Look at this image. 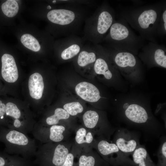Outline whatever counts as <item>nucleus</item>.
I'll list each match as a JSON object with an SVG mask.
<instances>
[{
	"label": "nucleus",
	"mask_w": 166,
	"mask_h": 166,
	"mask_svg": "<svg viewBox=\"0 0 166 166\" xmlns=\"http://www.w3.org/2000/svg\"><path fill=\"white\" fill-rule=\"evenodd\" d=\"M115 110L118 120L139 132L145 140L153 141L165 135L166 129L153 115L146 101L129 98L117 101Z\"/></svg>",
	"instance_id": "nucleus-1"
},
{
	"label": "nucleus",
	"mask_w": 166,
	"mask_h": 166,
	"mask_svg": "<svg viewBox=\"0 0 166 166\" xmlns=\"http://www.w3.org/2000/svg\"><path fill=\"white\" fill-rule=\"evenodd\" d=\"M165 1L137 7L120 8L119 16L144 40L157 43V28Z\"/></svg>",
	"instance_id": "nucleus-2"
},
{
	"label": "nucleus",
	"mask_w": 166,
	"mask_h": 166,
	"mask_svg": "<svg viewBox=\"0 0 166 166\" xmlns=\"http://www.w3.org/2000/svg\"><path fill=\"white\" fill-rule=\"evenodd\" d=\"M47 14L48 20L59 27V33L64 37L77 35L89 15L88 6L77 4H63Z\"/></svg>",
	"instance_id": "nucleus-3"
},
{
	"label": "nucleus",
	"mask_w": 166,
	"mask_h": 166,
	"mask_svg": "<svg viewBox=\"0 0 166 166\" xmlns=\"http://www.w3.org/2000/svg\"><path fill=\"white\" fill-rule=\"evenodd\" d=\"M115 17L113 7L108 2H103L85 20L82 37L84 41L94 45L103 42Z\"/></svg>",
	"instance_id": "nucleus-4"
},
{
	"label": "nucleus",
	"mask_w": 166,
	"mask_h": 166,
	"mask_svg": "<svg viewBox=\"0 0 166 166\" xmlns=\"http://www.w3.org/2000/svg\"><path fill=\"white\" fill-rule=\"evenodd\" d=\"M145 40L132 30L126 21L119 17L115 19L103 42L115 50L130 52L137 56Z\"/></svg>",
	"instance_id": "nucleus-5"
},
{
	"label": "nucleus",
	"mask_w": 166,
	"mask_h": 166,
	"mask_svg": "<svg viewBox=\"0 0 166 166\" xmlns=\"http://www.w3.org/2000/svg\"><path fill=\"white\" fill-rule=\"evenodd\" d=\"M0 142L5 144L4 152L27 160L35 157L38 148L35 140L27 134L6 127H0Z\"/></svg>",
	"instance_id": "nucleus-6"
},
{
	"label": "nucleus",
	"mask_w": 166,
	"mask_h": 166,
	"mask_svg": "<svg viewBox=\"0 0 166 166\" xmlns=\"http://www.w3.org/2000/svg\"><path fill=\"white\" fill-rule=\"evenodd\" d=\"M103 47L110 61L121 75L132 83H139L142 80V65L137 56L128 51L117 50L105 45Z\"/></svg>",
	"instance_id": "nucleus-7"
},
{
	"label": "nucleus",
	"mask_w": 166,
	"mask_h": 166,
	"mask_svg": "<svg viewBox=\"0 0 166 166\" xmlns=\"http://www.w3.org/2000/svg\"><path fill=\"white\" fill-rule=\"evenodd\" d=\"M73 141L42 144L38 147L34 164L39 166H60L71 151Z\"/></svg>",
	"instance_id": "nucleus-8"
},
{
	"label": "nucleus",
	"mask_w": 166,
	"mask_h": 166,
	"mask_svg": "<svg viewBox=\"0 0 166 166\" xmlns=\"http://www.w3.org/2000/svg\"><path fill=\"white\" fill-rule=\"evenodd\" d=\"M95 140L93 149L110 165L136 166L132 160L125 156L111 141L101 136H97Z\"/></svg>",
	"instance_id": "nucleus-9"
},
{
	"label": "nucleus",
	"mask_w": 166,
	"mask_h": 166,
	"mask_svg": "<svg viewBox=\"0 0 166 166\" xmlns=\"http://www.w3.org/2000/svg\"><path fill=\"white\" fill-rule=\"evenodd\" d=\"M82 125L93 132L95 136L103 137L109 140L117 128L101 112L93 110H88L84 113Z\"/></svg>",
	"instance_id": "nucleus-10"
},
{
	"label": "nucleus",
	"mask_w": 166,
	"mask_h": 166,
	"mask_svg": "<svg viewBox=\"0 0 166 166\" xmlns=\"http://www.w3.org/2000/svg\"><path fill=\"white\" fill-rule=\"evenodd\" d=\"M72 131L69 128L65 125L45 126L38 123L34 125L31 132L35 139L45 144L68 140Z\"/></svg>",
	"instance_id": "nucleus-11"
},
{
	"label": "nucleus",
	"mask_w": 166,
	"mask_h": 166,
	"mask_svg": "<svg viewBox=\"0 0 166 166\" xmlns=\"http://www.w3.org/2000/svg\"><path fill=\"white\" fill-rule=\"evenodd\" d=\"M113 135L112 141L127 156L132 155L140 144V141L141 134L137 131L117 127Z\"/></svg>",
	"instance_id": "nucleus-12"
},
{
	"label": "nucleus",
	"mask_w": 166,
	"mask_h": 166,
	"mask_svg": "<svg viewBox=\"0 0 166 166\" xmlns=\"http://www.w3.org/2000/svg\"><path fill=\"white\" fill-rule=\"evenodd\" d=\"M140 50L138 57L148 68H166V48L164 45L150 42Z\"/></svg>",
	"instance_id": "nucleus-13"
},
{
	"label": "nucleus",
	"mask_w": 166,
	"mask_h": 166,
	"mask_svg": "<svg viewBox=\"0 0 166 166\" xmlns=\"http://www.w3.org/2000/svg\"><path fill=\"white\" fill-rule=\"evenodd\" d=\"M95 45L97 52V57L93 65L95 73L98 75H103L108 80L113 79L114 77L123 81L121 74L110 61L103 46L100 44Z\"/></svg>",
	"instance_id": "nucleus-14"
},
{
	"label": "nucleus",
	"mask_w": 166,
	"mask_h": 166,
	"mask_svg": "<svg viewBox=\"0 0 166 166\" xmlns=\"http://www.w3.org/2000/svg\"><path fill=\"white\" fill-rule=\"evenodd\" d=\"M85 42L82 37L71 35L63 38L58 43L57 48L61 59L64 61L71 59L79 54Z\"/></svg>",
	"instance_id": "nucleus-15"
},
{
	"label": "nucleus",
	"mask_w": 166,
	"mask_h": 166,
	"mask_svg": "<svg viewBox=\"0 0 166 166\" xmlns=\"http://www.w3.org/2000/svg\"><path fill=\"white\" fill-rule=\"evenodd\" d=\"M76 147L77 153L75 166H110L94 149L90 148L81 149Z\"/></svg>",
	"instance_id": "nucleus-16"
},
{
	"label": "nucleus",
	"mask_w": 166,
	"mask_h": 166,
	"mask_svg": "<svg viewBox=\"0 0 166 166\" xmlns=\"http://www.w3.org/2000/svg\"><path fill=\"white\" fill-rule=\"evenodd\" d=\"M1 76L6 82L14 83L18 77V68L13 57L11 55L5 53L1 57Z\"/></svg>",
	"instance_id": "nucleus-17"
},
{
	"label": "nucleus",
	"mask_w": 166,
	"mask_h": 166,
	"mask_svg": "<svg viewBox=\"0 0 166 166\" xmlns=\"http://www.w3.org/2000/svg\"><path fill=\"white\" fill-rule=\"evenodd\" d=\"M74 131L75 136L73 143L79 148L93 149L96 143L95 134L82 125L77 126Z\"/></svg>",
	"instance_id": "nucleus-18"
},
{
	"label": "nucleus",
	"mask_w": 166,
	"mask_h": 166,
	"mask_svg": "<svg viewBox=\"0 0 166 166\" xmlns=\"http://www.w3.org/2000/svg\"><path fill=\"white\" fill-rule=\"evenodd\" d=\"M53 113V114L46 117L42 122L39 123L45 126L65 125L74 131L77 125L69 121L71 116L65 109L61 108H57Z\"/></svg>",
	"instance_id": "nucleus-19"
},
{
	"label": "nucleus",
	"mask_w": 166,
	"mask_h": 166,
	"mask_svg": "<svg viewBox=\"0 0 166 166\" xmlns=\"http://www.w3.org/2000/svg\"><path fill=\"white\" fill-rule=\"evenodd\" d=\"M75 91L78 96L88 102H96L101 97L98 89L89 82L84 81L79 83L76 85Z\"/></svg>",
	"instance_id": "nucleus-20"
},
{
	"label": "nucleus",
	"mask_w": 166,
	"mask_h": 166,
	"mask_svg": "<svg viewBox=\"0 0 166 166\" xmlns=\"http://www.w3.org/2000/svg\"><path fill=\"white\" fill-rule=\"evenodd\" d=\"M77 56L76 62L79 67H85L94 65L97 56L95 45L91 43L85 44Z\"/></svg>",
	"instance_id": "nucleus-21"
},
{
	"label": "nucleus",
	"mask_w": 166,
	"mask_h": 166,
	"mask_svg": "<svg viewBox=\"0 0 166 166\" xmlns=\"http://www.w3.org/2000/svg\"><path fill=\"white\" fill-rule=\"evenodd\" d=\"M44 87L43 77L38 73L31 75L28 80V88L30 97L36 100L42 97Z\"/></svg>",
	"instance_id": "nucleus-22"
},
{
	"label": "nucleus",
	"mask_w": 166,
	"mask_h": 166,
	"mask_svg": "<svg viewBox=\"0 0 166 166\" xmlns=\"http://www.w3.org/2000/svg\"><path fill=\"white\" fill-rule=\"evenodd\" d=\"M132 155L136 166H157L151 159L144 145L140 144Z\"/></svg>",
	"instance_id": "nucleus-23"
},
{
	"label": "nucleus",
	"mask_w": 166,
	"mask_h": 166,
	"mask_svg": "<svg viewBox=\"0 0 166 166\" xmlns=\"http://www.w3.org/2000/svg\"><path fill=\"white\" fill-rule=\"evenodd\" d=\"M30 160L16 155L0 152V166H32Z\"/></svg>",
	"instance_id": "nucleus-24"
},
{
	"label": "nucleus",
	"mask_w": 166,
	"mask_h": 166,
	"mask_svg": "<svg viewBox=\"0 0 166 166\" xmlns=\"http://www.w3.org/2000/svg\"><path fill=\"white\" fill-rule=\"evenodd\" d=\"M159 147L154 155L158 158L157 166H166V136L165 135L162 136L159 138Z\"/></svg>",
	"instance_id": "nucleus-25"
},
{
	"label": "nucleus",
	"mask_w": 166,
	"mask_h": 166,
	"mask_svg": "<svg viewBox=\"0 0 166 166\" xmlns=\"http://www.w3.org/2000/svg\"><path fill=\"white\" fill-rule=\"evenodd\" d=\"M1 9L6 16L13 17L17 14L19 10L18 2L15 0H8L2 4Z\"/></svg>",
	"instance_id": "nucleus-26"
},
{
	"label": "nucleus",
	"mask_w": 166,
	"mask_h": 166,
	"mask_svg": "<svg viewBox=\"0 0 166 166\" xmlns=\"http://www.w3.org/2000/svg\"><path fill=\"white\" fill-rule=\"evenodd\" d=\"M21 41L26 47L33 51L37 52L41 49V46L38 40L30 34H23L21 37Z\"/></svg>",
	"instance_id": "nucleus-27"
},
{
	"label": "nucleus",
	"mask_w": 166,
	"mask_h": 166,
	"mask_svg": "<svg viewBox=\"0 0 166 166\" xmlns=\"http://www.w3.org/2000/svg\"><path fill=\"white\" fill-rule=\"evenodd\" d=\"M70 115L75 116L82 113L84 108L81 104L78 102H72L64 104L63 108Z\"/></svg>",
	"instance_id": "nucleus-28"
},
{
	"label": "nucleus",
	"mask_w": 166,
	"mask_h": 166,
	"mask_svg": "<svg viewBox=\"0 0 166 166\" xmlns=\"http://www.w3.org/2000/svg\"><path fill=\"white\" fill-rule=\"evenodd\" d=\"M157 35L161 38L166 35V4L164 3L157 28Z\"/></svg>",
	"instance_id": "nucleus-29"
},
{
	"label": "nucleus",
	"mask_w": 166,
	"mask_h": 166,
	"mask_svg": "<svg viewBox=\"0 0 166 166\" xmlns=\"http://www.w3.org/2000/svg\"><path fill=\"white\" fill-rule=\"evenodd\" d=\"M77 149L73 143L71 151L68 154L63 163L60 166H75Z\"/></svg>",
	"instance_id": "nucleus-30"
},
{
	"label": "nucleus",
	"mask_w": 166,
	"mask_h": 166,
	"mask_svg": "<svg viewBox=\"0 0 166 166\" xmlns=\"http://www.w3.org/2000/svg\"><path fill=\"white\" fill-rule=\"evenodd\" d=\"M6 127V105L0 99V127Z\"/></svg>",
	"instance_id": "nucleus-31"
},
{
	"label": "nucleus",
	"mask_w": 166,
	"mask_h": 166,
	"mask_svg": "<svg viewBox=\"0 0 166 166\" xmlns=\"http://www.w3.org/2000/svg\"><path fill=\"white\" fill-rule=\"evenodd\" d=\"M47 9L49 10H50L52 9V7L50 5H48L47 6Z\"/></svg>",
	"instance_id": "nucleus-32"
}]
</instances>
